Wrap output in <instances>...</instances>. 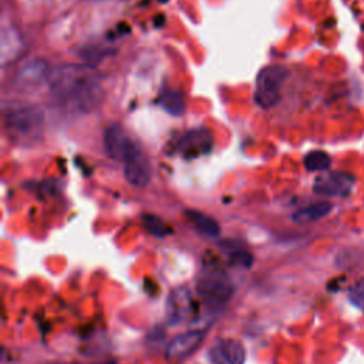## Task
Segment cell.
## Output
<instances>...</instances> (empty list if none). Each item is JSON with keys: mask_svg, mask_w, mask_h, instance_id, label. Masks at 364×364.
<instances>
[{"mask_svg": "<svg viewBox=\"0 0 364 364\" xmlns=\"http://www.w3.org/2000/svg\"><path fill=\"white\" fill-rule=\"evenodd\" d=\"M47 82L53 98L67 109L91 112L102 101L101 78L88 64L58 65L50 73Z\"/></svg>", "mask_w": 364, "mask_h": 364, "instance_id": "cell-1", "label": "cell"}, {"mask_svg": "<svg viewBox=\"0 0 364 364\" xmlns=\"http://www.w3.org/2000/svg\"><path fill=\"white\" fill-rule=\"evenodd\" d=\"M3 121L11 138L36 139L44 128V112L36 105L10 101L3 105Z\"/></svg>", "mask_w": 364, "mask_h": 364, "instance_id": "cell-2", "label": "cell"}, {"mask_svg": "<svg viewBox=\"0 0 364 364\" xmlns=\"http://www.w3.org/2000/svg\"><path fill=\"white\" fill-rule=\"evenodd\" d=\"M196 293L208 309L218 310L230 301L235 287L222 270L206 269L196 280Z\"/></svg>", "mask_w": 364, "mask_h": 364, "instance_id": "cell-3", "label": "cell"}, {"mask_svg": "<svg viewBox=\"0 0 364 364\" xmlns=\"http://www.w3.org/2000/svg\"><path fill=\"white\" fill-rule=\"evenodd\" d=\"M289 77V70L283 65H266L256 78L255 101L260 108L274 107L282 97V85Z\"/></svg>", "mask_w": 364, "mask_h": 364, "instance_id": "cell-4", "label": "cell"}, {"mask_svg": "<svg viewBox=\"0 0 364 364\" xmlns=\"http://www.w3.org/2000/svg\"><path fill=\"white\" fill-rule=\"evenodd\" d=\"M104 149L105 154L115 161L125 162L136 151L141 149L136 141H134L128 132L119 124H111L104 132Z\"/></svg>", "mask_w": 364, "mask_h": 364, "instance_id": "cell-5", "label": "cell"}, {"mask_svg": "<svg viewBox=\"0 0 364 364\" xmlns=\"http://www.w3.org/2000/svg\"><path fill=\"white\" fill-rule=\"evenodd\" d=\"M355 178L347 172L333 171L320 175L313 182V191L321 196H347L353 186Z\"/></svg>", "mask_w": 364, "mask_h": 364, "instance_id": "cell-6", "label": "cell"}, {"mask_svg": "<svg viewBox=\"0 0 364 364\" xmlns=\"http://www.w3.org/2000/svg\"><path fill=\"white\" fill-rule=\"evenodd\" d=\"M210 364H245V346L235 338H220L208 350Z\"/></svg>", "mask_w": 364, "mask_h": 364, "instance_id": "cell-7", "label": "cell"}, {"mask_svg": "<svg viewBox=\"0 0 364 364\" xmlns=\"http://www.w3.org/2000/svg\"><path fill=\"white\" fill-rule=\"evenodd\" d=\"M203 330H188L175 336L166 346V355L172 360H185L191 357L203 343Z\"/></svg>", "mask_w": 364, "mask_h": 364, "instance_id": "cell-8", "label": "cell"}, {"mask_svg": "<svg viewBox=\"0 0 364 364\" xmlns=\"http://www.w3.org/2000/svg\"><path fill=\"white\" fill-rule=\"evenodd\" d=\"M193 311V297L189 289H173L166 300V318L171 324H179Z\"/></svg>", "mask_w": 364, "mask_h": 364, "instance_id": "cell-9", "label": "cell"}, {"mask_svg": "<svg viewBox=\"0 0 364 364\" xmlns=\"http://www.w3.org/2000/svg\"><path fill=\"white\" fill-rule=\"evenodd\" d=\"M124 175L125 179L136 188H144L151 181V165L142 149L136 151L131 158L125 161L124 166Z\"/></svg>", "mask_w": 364, "mask_h": 364, "instance_id": "cell-10", "label": "cell"}, {"mask_svg": "<svg viewBox=\"0 0 364 364\" xmlns=\"http://www.w3.org/2000/svg\"><path fill=\"white\" fill-rule=\"evenodd\" d=\"M212 148V135L208 129H191L178 142V149L185 156H198L209 152Z\"/></svg>", "mask_w": 364, "mask_h": 364, "instance_id": "cell-11", "label": "cell"}, {"mask_svg": "<svg viewBox=\"0 0 364 364\" xmlns=\"http://www.w3.org/2000/svg\"><path fill=\"white\" fill-rule=\"evenodd\" d=\"M333 209V205L330 202H316L311 203L306 208L299 209L297 212L293 213L291 219L296 223H310V222H316L324 216H327Z\"/></svg>", "mask_w": 364, "mask_h": 364, "instance_id": "cell-12", "label": "cell"}, {"mask_svg": "<svg viewBox=\"0 0 364 364\" xmlns=\"http://www.w3.org/2000/svg\"><path fill=\"white\" fill-rule=\"evenodd\" d=\"M51 71H48V64L47 61L41 58H36L30 63H27L18 73V78L21 82H30L34 84L43 78H48Z\"/></svg>", "mask_w": 364, "mask_h": 364, "instance_id": "cell-13", "label": "cell"}, {"mask_svg": "<svg viewBox=\"0 0 364 364\" xmlns=\"http://www.w3.org/2000/svg\"><path fill=\"white\" fill-rule=\"evenodd\" d=\"M186 216H188V219L195 225V228L200 233H203L206 236H210V237L219 236L220 226H219V223L213 218H210V216H208V215H205L202 212L192 210V209L186 210Z\"/></svg>", "mask_w": 364, "mask_h": 364, "instance_id": "cell-14", "label": "cell"}, {"mask_svg": "<svg viewBox=\"0 0 364 364\" xmlns=\"http://www.w3.org/2000/svg\"><path fill=\"white\" fill-rule=\"evenodd\" d=\"M159 105L168 114L179 117L185 112V97L178 91H166L161 95Z\"/></svg>", "mask_w": 364, "mask_h": 364, "instance_id": "cell-15", "label": "cell"}, {"mask_svg": "<svg viewBox=\"0 0 364 364\" xmlns=\"http://www.w3.org/2000/svg\"><path fill=\"white\" fill-rule=\"evenodd\" d=\"M303 164L309 172H321L330 168L331 156L324 151H311L304 156Z\"/></svg>", "mask_w": 364, "mask_h": 364, "instance_id": "cell-16", "label": "cell"}, {"mask_svg": "<svg viewBox=\"0 0 364 364\" xmlns=\"http://www.w3.org/2000/svg\"><path fill=\"white\" fill-rule=\"evenodd\" d=\"M142 222H144L145 229L156 237H164L171 233L169 226L161 218H158L155 215H144Z\"/></svg>", "mask_w": 364, "mask_h": 364, "instance_id": "cell-17", "label": "cell"}, {"mask_svg": "<svg viewBox=\"0 0 364 364\" xmlns=\"http://www.w3.org/2000/svg\"><path fill=\"white\" fill-rule=\"evenodd\" d=\"M348 300L354 307L364 311V277L358 279L348 289Z\"/></svg>", "mask_w": 364, "mask_h": 364, "instance_id": "cell-18", "label": "cell"}, {"mask_svg": "<svg viewBox=\"0 0 364 364\" xmlns=\"http://www.w3.org/2000/svg\"><path fill=\"white\" fill-rule=\"evenodd\" d=\"M61 189V182L58 179H47L38 185V192L41 195H55Z\"/></svg>", "mask_w": 364, "mask_h": 364, "instance_id": "cell-19", "label": "cell"}, {"mask_svg": "<svg viewBox=\"0 0 364 364\" xmlns=\"http://www.w3.org/2000/svg\"><path fill=\"white\" fill-rule=\"evenodd\" d=\"M230 257H232L233 263L240 264V266H243V267L252 266V262H253V257H252V255H250L249 252H246V250H239V249H237V250H233L232 255H230Z\"/></svg>", "mask_w": 364, "mask_h": 364, "instance_id": "cell-20", "label": "cell"}, {"mask_svg": "<svg viewBox=\"0 0 364 364\" xmlns=\"http://www.w3.org/2000/svg\"><path fill=\"white\" fill-rule=\"evenodd\" d=\"M54 364H67V363H54Z\"/></svg>", "mask_w": 364, "mask_h": 364, "instance_id": "cell-21", "label": "cell"}, {"mask_svg": "<svg viewBox=\"0 0 364 364\" xmlns=\"http://www.w3.org/2000/svg\"><path fill=\"white\" fill-rule=\"evenodd\" d=\"M125 1H128V0H125Z\"/></svg>", "mask_w": 364, "mask_h": 364, "instance_id": "cell-22", "label": "cell"}]
</instances>
